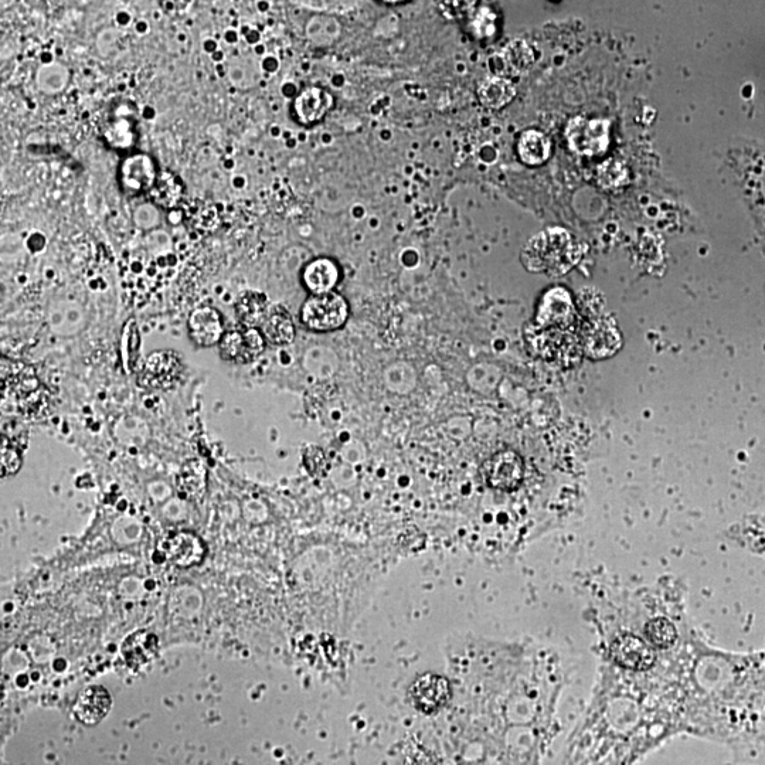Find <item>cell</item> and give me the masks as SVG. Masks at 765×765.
<instances>
[{"mask_svg":"<svg viewBox=\"0 0 765 765\" xmlns=\"http://www.w3.org/2000/svg\"><path fill=\"white\" fill-rule=\"evenodd\" d=\"M526 340L533 355L560 366L576 365L584 352L580 336L573 329H544L533 325L526 333Z\"/></svg>","mask_w":765,"mask_h":765,"instance_id":"cell-3","label":"cell"},{"mask_svg":"<svg viewBox=\"0 0 765 765\" xmlns=\"http://www.w3.org/2000/svg\"><path fill=\"white\" fill-rule=\"evenodd\" d=\"M124 339L128 340V346H134L129 348L127 355H125L124 362H128L127 369H134L136 360H138V346H139V332L138 326L135 321H129L124 329Z\"/></svg>","mask_w":765,"mask_h":765,"instance_id":"cell-32","label":"cell"},{"mask_svg":"<svg viewBox=\"0 0 765 765\" xmlns=\"http://www.w3.org/2000/svg\"><path fill=\"white\" fill-rule=\"evenodd\" d=\"M104 136L108 144L119 151H127L135 145L136 118L128 105L115 112L105 128Z\"/></svg>","mask_w":765,"mask_h":765,"instance_id":"cell-19","label":"cell"},{"mask_svg":"<svg viewBox=\"0 0 765 765\" xmlns=\"http://www.w3.org/2000/svg\"><path fill=\"white\" fill-rule=\"evenodd\" d=\"M111 695L102 686H90L80 693L74 705V716L84 726H95L111 710Z\"/></svg>","mask_w":765,"mask_h":765,"instance_id":"cell-17","label":"cell"},{"mask_svg":"<svg viewBox=\"0 0 765 765\" xmlns=\"http://www.w3.org/2000/svg\"><path fill=\"white\" fill-rule=\"evenodd\" d=\"M158 648V637L155 634L149 631H138L124 642L122 655L132 669H138L155 658Z\"/></svg>","mask_w":765,"mask_h":765,"instance_id":"cell-21","label":"cell"},{"mask_svg":"<svg viewBox=\"0 0 765 765\" xmlns=\"http://www.w3.org/2000/svg\"><path fill=\"white\" fill-rule=\"evenodd\" d=\"M302 282L312 295L328 294L338 285V265L331 258H316L306 265L302 272Z\"/></svg>","mask_w":765,"mask_h":765,"instance_id":"cell-18","label":"cell"},{"mask_svg":"<svg viewBox=\"0 0 765 765\" xmlns=\"http://www.w3.org/2000/svg\"><path fill=\"white\" fill-rule=\"evenodd\" d=\"M114 20L118 27H128L131 26L134 17H132L128 10H119V12L115 13Z\"/></svg>","mask_w":765,"mask_h":765,"instance_id":"cell-34","label":"cell"},{"mask_svg":"<svg viewBox=\"0 0 765 765\" xmlns=\"http://www.w3.org/2000/svg\"><path fill=\"white\" fill-rule=\"evenodd\" d=\"M158 176L155 161H153L152 156L146 155V153L129 155L119 165V185H121L122 192L128 196L151 193Z\"/></svg>","mask_w":765,"mask_h":765,"instance_id":"cell-7","label":"cell"},{"mask_svg":"<svg viewBox=\"0 0 765 765\" xmlns=\"http://www.w3.org/2000/svg\"><path fill=\"white\" fill-rule=\"evenodd\" d=\"M580 260V250L569 231L550 227L527 241L522 250V263L527 271L557 275L569 272Z\"/></svg>","mask_w":765,"mask_h":765,"instance_id":"cell-1","label":"cell"},{"mask_svg":"<svg viewBox=\"0 0 765 765\" xmlns=\"http://www.w3.org/2000/svg\"><path fill=\"white\" fill-rule=\"evenodd\" d=\"M265 342L267 340L257 328L226 332L219 343L221 359L236 365H247L263 355Z\"/></svg>","mask_w":765,"mask_h":765,"instance_id":"cell-9","label":"cell"},{"mask_svg":"<svg viewBox=\"0 0 765 765\" xmlns=\"http://www.w3.org/2000/svg\"><path fill=\"white\" fill-rule=\"evenodd\" d=\"M411 696L421 712H437L450 699V683L442 676L425 675L414 683Z\"/></svg>","mask_w":765,"mask_h":765,"instance_id":"cell-16","label":"cell"},{"mask_svg":"<svg viewBox=\"0 0 765 765\" xmlns=\"http://www.w3.org/2000/svg\"><path fill=\"white\" fill-rule=\"evenodd\" d=\"M183 183L178 176L170 172L159 173L158 180L151 190L152 202L165 210L176 209L183 196Z\"/></svg>","mask_w":765,"mask_h":765,"instance_id":"cell-25","label":"cell"},{"mask_svg":"<svg viewBox=\"0 0 765 765\" xmlns=\"http://www.w3.org/2000/svg\"><path fill=\"white\" fill-rule=\"evenodd\" d=\"M189 338L199 348L219 345L224 336L223 318L212 306H200L187 319Z\"/></svg>","mask_w":765,"mask_h":765,"instance_id":"cell-13","label":"cell"},{"mask_svg":"<svg viewBox=\"0 0 765 765\" xmlns=\"http://www.w3.org/2000/svg\"><path fill=\"white\" fill-rule=\"evenodd\" d=\"M610 127V121L607 119H571L566 128V138L571 151L580 155H603L610 146Z\"/></svg>","mask_w":765,"mask_h":765,"instance_id":"cell-6","label":"cell"},{"mask_svg":"<svg viewBox=\"0 0 765 765\" xmlns=\"http://www.w3.org/2000/svg\"><path fill=\"white\" fill-rule=\"evenodd\" d=\"M611 656L617 665L629 671L641 672L655 663V652L644 639L625 634L615 638L611 645Z\"/></svg>","mask_w":765,"mask_h":765,"instance_id":"cell-14","label":"cell"},{"mask_svg":"<svg viewBox=\"0 0 765 765\" xmlns=\"http://www.w3.org/2000/svg\"><path fill=\"white\" fill-rule=\"evenodd\" d=\"M576 321L577 309L566 289L552 288L543 295L537 306L536 326L544 329H571Z\"/></svg>","mask_w":765,"mask_h":765,"instance_id":"cell-8","label":"cell"},{"mask_svg":"<svg viewBox=\"0 0 765 765\" xmlns=\"http://www.w3.org/2000/svg\"><path fill=\"white\" fill-rule=\"evenodd\" d=\"M520 161L527 166H540L552 156V141L539 129H527L520 135L518 146Z\"/></svg>","mask_w":765,"mask_h":765,"instance_id":"cell-20","label":"cell"},{"mask_svg":"<svg viewBox=\"0 0 765 765\" xmlns=\"http://www.w3.org/2000/svg\"><path fill=\"white\" fill-rule=\"evenodd\" d=\"M236 312L243 328H257L258 325H263L270 312L268 298L263 292L246 291L237 299Z\"/></svg>","mask_w":765,"mask_h":765,"instance_id":"cell-24","label":"cell"},{"mask_svg":"<svg viewBox=\"0 0 765 765\" xmlns=\"http://www.w3.org/2000/svg\"><path fill=\"white\" fill-rule=\"evenodd\" d=\"M301 322L312 332H332L348 321L349 305L338 292L312 295L301 308Z\"/></svg>","mask_w":765,"mask_h":765,"instance_id":"cell-4","label":"cell"},{"mask_svg":"<svg viewBox=\"0 0 765 765\" xmlns=\"http://www.w3.org/2000/svg\"><path fill=\"white\" fill-rule=\"evenodd\" d=\"M3 386L6 384V396L12 399L17 410L23 413H34L39 410L42 403L40 383L29 369L23 367L13 370V373L3 374Z\"/></svg>","mask_w":765,"mask_h":765,"instance_id":"cell-11","label":"cell"},{"mask_svg":"<svg viewBox=\"0 0 765 765\" xmlns=\"http://www.w3.org/2000/svg\"><path fill=\"white\" fill-rule=\"evenodd\" d=\"M503 60L515 73H525L535 64L536 56L532 46L525 40H513L503 50Z\"/></svg>","mask_w":765,"mask_h":765,"instance_id":"cell-26","label":"cell"},{"mask_svg":"<svg viewBox=\"0 0 765 765\" xmlns=\"http://www.w3.org/2000/svg\"><path fill=\"white\" fill-rule=\"evenodd\" d=\"M182 219V213L178 209L169 210L168 221L170 224H178Z\"/></svg>","mask_w":765,"mask_h":765,"instance_id":"cell-38","label":"cell"},{"mask_svg":"<svg viewBox=\"0 0 765 765\" xmlns=\"http://www.w3.org/2000/svg\"><path fill=\"white\" fill-rule=\"evenodd\" d=\"M159 552L169 563L186 569L202 563L206 549L202 539L195 533L178 532L162 540Z\"/></svg>","mask_w":765,"mask_h":765,"instance_id":"cell-12","label":"cell"},{"mask_svg":"<svg viewBox=\"0 0 765 765\" xmlns=\"http://www.w3.org/2000/svg\"><path fill=\"white\" fill-rule=\"evenodd\" d=\"M515 95V84L506 77H486L478 87V100L489 110H501L513 101Z\"/></svg>","mask_w":765,"mask_h":765,"instance_id":"cell-22","label":"cell"},{"mask_svg":"<svg viewBox=\"0 0 765 765\" xmlns=\"http://www.w3.org/2000/svg\"><path fill=\"white\" fill-rule=\"evenodd\" d=\"M580 331L584 352L593 359H604L617 353L621 346V335L610 316L601 312L603 304L581 301Z\"/></svg>","mask_w":765,"mask_h":765,"instance_id":"cell-2","label":"cell"},{"mask_svg":"<svg viewBox=\"0 0 765 765\" xmlns=\"http://www.w3.org/2000/svg\"><path fill=\"white\" fill-rule=\"evenodd\" d=\"M523 476H525V465L522 458L512 451L493 455L485 465L486 482L498 491H515L522 484Z\"/></svg>","mask_w":765,"mask_h":765,"instance_id":"cell-10","label":"cell"},{"mask_svg":"<svg viewBox=\"0 0 765 765\" xmlns=\"http://www.w3.org/2000/svg\"><path fill=\"white\" fill-rule=\"evenodd\" d=\"M260 331L271 345H288L295 338L294 322L282 306L270 309Z\"/></svg>","mask_w":765,"mask_h":765,"instance_id":"cell-23","label":"cell"},{"mask_svg":"<svg viewBox=\"0 0 765 765\" xmlns=\"http://www.w3.org/2000/svg\"><path fill=\"white\" fill-rule=\"evenodd\" d=\"M223 39L227 44H236L238 42V33L234 29L226 30L223 33Z\"/></svg>","mask_w":765,"mask_h":765,"instance_id":"cell-37","label":"cell"},{"mask_svg":"<svg viewBox=\"0 0 765 765\" xmlns=\"http://www.w3.org/2000/svg\"><path fill=\"white\" fill-rule=\"evenodd\" d=\"M39 84H44L43 87H64L67 83L68 73L66 68L61 67L60 64H54V76H50L46 67L42 71H39Z\"/></svg>","mask_w":765,"mask_h":765,"instance_id":"cell-33","label":"cell"},{"mask_svg":"<svg viewBox=\"0 0 765 765\" xmlns=\"http://www.w3.org/2000/svg\"><path fill=\"white\" fill-rule=\"evenodd\" d=\"M204 479H206V469L202 462L190 459L179 476L180 489L187 495L196 496L204 488Z\"/></svg>","mask_w":765,"mask_h":765,"instance_id":"cell-28","label":"cell"},{"mask_svg":"<svg viewBox=\"0 0 765 765\" xmlns=\"http://www.w3.org/2000/svg\"><path fill=\"white\" fill-rule=\"evenodd\" d=\"M203 49L207 54L213 56V54H216L217 51H220L219 40L213 39V37H209V39L204 40Z\"/></svg>","mask_w":765,"mask_h":765,"instance_id":"cell-35","label":"cell"},{"mask_svg":"<svg viewBox=\"0 0 765 765\" xmlns=\"http://www.w3.org/2000/svg\"><path fill=\"white\" fill-rule=\"evenodd\" d=\"M142 117L145 119H152L155 117V111H153L151 107H146L145 110L142 111Z\"/></svg>","mask_w":765,"mask_h":765,"instance_id":"cell-39","label":"cell"},{"mask_svg":"<svg viewBox=\"0 0 765 765\" xmlns=\"http://www.w3.org/2000/svg\"><path fill=\"white\" fill-rule=\"evenodd\" d=\"M645 635L656 648L666 649L675 644L678 631H676L675 625L666 618H656V620L646 624Z\"/></svg>","mask_w":765,"mask_h":765,"instance_id":"cell-27","label":"cell"},{"mask_svg":"<svg viewBox=\"0 0 765 765\" xmlns=\"http://www.w3.org/2000/svg\"><path fill=\"white\" fill-rule=\"evenodd\" d=\"M134 30L139 36H145V34H148L149 30H151V27H149V23L146 22V20H138V22L135 23Z\"/></svg>","mask_w":765,"mask_h":765,"instance_id":"cell-36","label":"cell"},{"mask_svg":"<svg viewBox=\"0 0 765 765\" xmlns=\"http://www.w3.org/2000/svg\"><path fill=\"white\" fill-rule=\"evenodd\" d=\"M134 223L141 229H152L161 223V212L155 203H142L134 210Z\"/></svg>","mask_w":765,"mask_h":765,"instance_id":"cell-30","label":"cell"},{"mask_svg":"<svg viewBox=\"0 0 765 765\" xmlns=\"http://www.w3.org/2000/svg\"><path fill=\"white\" fill-rule=\"evenodd\" d=\"M335 100L328 90L322 87H308L298 94L294 101V114L299 124L305 127L318 124L332 110Z\"/></svg>","mask_w":765,"mask_h":765,"instance_id":"cell-15","label":"cell"},{"mask_svg":"<svg viewBox=\"0 0 765 765\" xmlns=\"http://www.w3.org/2000/svg\"><path fill=\"white\" fill-rule=\"evenodd\" d=\"M474 33L479 37H489L495 33V15L489 9H481L471 22Z\"/></svg>","mask_w":765,"mask_h":765,"instance_id":"cell-31","label":"cell"},{"mask_svg":"<svg viewBox=\"0 0 765 765\" xmlns=\"http://www.w3.org/2000/svg\"><path fill=\"white\" fill-rule=\"evenodd\" d=\"M2 478L16 475L22 468V452L17 445H12L8 440H2Z\"/></svg>","mask_w":765,"mask_h":765,"instance_id":"cell-29","label":"cell"},{"mask_svg":"<svg viewBox=\"0 0 765 765\" xmlns=\"http://www.w3.org/2000/svg\"><path fill=\"white\" fill-rule=\"evenodd\" d=\"M185 365L172 349L156 350L146 357L138 374V386L145 390H172L182 382Z\"/></svg>","mask_w":765,"mask_h":765,"instance_id":"cell-5","label":"cell"}]
</instances>
